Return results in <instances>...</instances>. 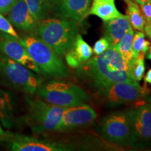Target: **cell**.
Segmentation results:
<instances>
[{
	"label": "cell",
	"instance_id": "obj_30",
	"mask_svg": "<svg viewBox=\"0 0 151 151\" xmlns=\"http://www.w3.org/2000/svg\"><path fill=\"white\" fill-rule=\"evenodd\" d=\"M144 31L148 36L151 35V22L146 24L144 27Z\"/></svg>",
	"mask_w": 151,
	"mask_h": 151
},
{
	"label": "cell",
	"instance_id": "obj_4",
	"mask_svg": "<svg viewBox=\"0 0 151 151\" xmlns=\"http://www.w3.org/2000/svg\"><path fill=\"white\" fill-rule=\"evenodd\" d=\"M37 92L38 97L43 101L63 108L82 104L89 99V95L81 87L57 78L41 85Z\"/></svg>",
	"mask_w": 151,
	"mask_h": 151
},
{
	"label": "cell",
	"instance_id": "obj_3",
	"mask_svg": "<svg viewBox=\"0 0 151 151\" xmlns=\"http://www.w3.org/2000/svg\"><path fill=\"white\" fill-rule=\"evenodd\" d=\"M41 73L47 77L60 79L69 75V69L61 57L39 37L27 36L19 38Z\"/></svg>",
	"mask_w": 151,
	"mask_h": 151
},
{
	"label": "cell",
	"instance_id": "obj_5",
	"mask_svg": "<svg viewBox=\"0 0 151 151\" xmlns=\"http://www.w3.org/2000/svg\"><path fill=\"white\" fill-rule=\"evenodd\" d=\"M27 113L24 121L36 134L55 132L65 108L43 101L41 98L27 99Z\"/></svg>",
	"mask_w": 151,
	"mask_h": 151
},
{
	"label": "cell",
	"instance_id": "obj_35",
	"mask_svg": "<svg viewBox=\"0 0 151 151\" xmlns=\"http://www.w3.org/2000/svg\"><path fill=\"white\" fill-rule=\"evenodd\" d=\"M148 105L150 106V108H151V97H150V98H148Z\"/></svg>",
	"mask_w": 151,
	"mask_h": 151
},
{
	"label": "cell",
	"instance_id": "obj_22",
	"mask_svg": "<svg viewBox=\"0 0 151 151\" xmlns=\"http://www.w3.org/2000/svg\"><path fill=\"white\" fill-rule=\"evenodd\" d=\"M144 53H139L137 58H134L129 64V71L135 81H139L143 78L145 72Z\"/></svg>",
	"mask_w": 151,
	"mask_h": 151
},
{
	"label": "cell",
	"instance_id": "obj_23",
	"mask_svg": "<svg viewBox=\"0 0 151 151\" xmlns=\"http://www.w3.org/2000/svg\"><path fill=\"white\" fill-rule=\"evenodd\" d=\"M150 48V42L145 39V35L142 32H138L134 35L132 40V50L134 58H137L139 53L146 54Z\"/></svg>",
	"mask_w": 151,
	"mask_h": 151
},
{
	"label": "cell",
	"instance_id": "obj_27",
	"mask_svg": "<svg viewBox=\"0 0 151 151\" xmlns=\"http://www.w3.org/2000/svg\"><path fill=\"white\" fill-rule=\"evenodd\" d=\"M140 9L146 23L151 22V0L140 5Z\"/></svg>",
	"mask_w": 151,
	"mask_h": 151
},
{
	"label": "cell",
	"instance_id": "obj_37",
	"mask_svg": "<svg viewBox=\"0 0 151 151\" xmlns=\"http://www.w3.org/2000/svg\"><path fill=\"white\" fill-rule=\"evenodd\" d=\"M124 1H127V0H124Z\"/></svg>",
	"mask_w": 151,
	"mask_h": 151
},
{
	"label": "cell",
	"instance_id": "obj_16",
	"mask_svg": "<svg viewBox=\"0 0 151 151\" xmlns=\"http://www.w3.org/2000/svg\"><path fill=\"white\" fill-rule=\"evenodd\" d=\"M88 15H94L104 22L109 21L122 15L116 8V0H92Z\"/></svg>",
	"mask_w": 151,
	"mask_h": 151
},
{
	"label": "cell",
	"instance_id": "obj_1",
	"mask_svg": "<svg viewBox=\"0 0 151 151\" xmlns=\"http://www.w3.org/2000/svg\"><path fill=\"white\" fill-rule=\"evenodd\" d=\"M78 72L99 91L116 83L137 81L130 73L129 65L112 46L82 64L78 68Z\"/></svg>",
	"mask_w": 151,
	"mask_h": 151
},
{
	"label": "cell",
	"instance_id": "obj_34",
	"mask_svg": "<svg viewBox=\"0 0 151 151\" xmlns=\"http://www.w3.org/2000/svg\"><path fill=\"white\" fill-rule=\"evenodd\" d=\"M4 132V130H3V129H2V127H1V124H0V137H1V136L3 134Z\"/></svg>",
	"mask_w": 151,
	"mask_h": 151
},
{
	"label": "cell",
	"instance_id": "obj_17",
	"mask_svg": "<svg viewBox=\"0 0 151 151\" xmlns=\"http://www.w3.org/2000/svg\"><path fill=\"white\" fill-rule=\"evenodd\" d=\"M16 103L12 95L0 88V121L4 127L11 128L15 122Z\"/></svg>",
	"mask_w": 151,
	"mask_h": 151
},
{
	"label": "cell",
	"instance_id": "obj_9",
	"mask_svg": "<svg viewBox=\"0 0 151 151\" xmlns=\"http://www.w3.org/2000/svg\"><path fill=\"white\" fill-rule=\"evenodd\" d=\"M101 133L105 139L116 144L129 145L130 122L128 111H116L104 117Z\"/></svg>",
	"mask_w": 151,
	"mask_h": 151
},
{
	"label": "cell",
	"instance_id": "obj_33",
	"mask_svg": "<svg viewBox=\"0 0 151 151\" xmlns=\"http://www.w3.org/2000/svg\"><path fill=\"white\" fill-rule=\"evenodd\" d=\"M149 48H150V52H149V54L148 55V56H147V58H148V59L151 60V46Z\"/></svg>",
	"mask_w": 151,
	"mask_h": 151
},
{
	"label": "cell",
	"instance_id": "obj_12",
	"mask_svg": "<svg viewBox=\"0 0 151 151\" xmlns=\"http://www.w3.org/2000/svg\"><path fill=\"white\" fill-rule=\"evenodd\" d=\"M0 52L19 62L34 72L41 73L35 61L23 45L20 42L19 39L2 32L0 33Z\"/></svg>",
	"mask_w": 151,
	"mask_h": 151
},
{
	"label": "cell",
	"instance_id": "obj_2",
	"mask_svg": "<svg viewBox=\"0 0 151 151\" xmlns=\"http://www.w3.org/2000/svg\"><path fill=\"white\" fill-rule=\"evenodd\" d=\"M37 35L58 55L64 56L78 34V22L69 18H48L39 22Z\"/></svg>",
	"mask_w": 151,
	"mask_h": 151
},
{
	"label": "cell",
	"instance_id": "obj_24",
	"mask_svg": "<svg viewBox=\"0 0 151 151\" xmlns=\"http://www.w3.org/2000/svg\"><path fill=\"white\" fill-rule=\"evenodd\" d=\"M0 31L19 39V36L14 29V26L11 24L8 19L4 18L1 14H0Z\"/></svg>",
	"mask_w": 151,
	"mask_h": 151
},
{
	"label": "cell",
	"instance_id": "obj_15",
	"mask_svg": "<svg viewBox=\"0 0 151 151\" xmlns=\"http://www.w3.org/2000/svg\"><path fill=\"white\" fill-rule=\"evenodd\" d=\"M127 15L104 22V35L111 46L114 47L131 28Z\"/></svg>",
	"mask_w": 151,
	"mask_h": 151
},
{
	"label": "cell",
	"instance_id": "obj_14",
	"mask_svg": "<svg viewBox=\"0 0 151 151\" xmlns=\"http://www.w3.org/2000/svg\"><path fill=\"white\" fill-rule=\"evenodd\" d=\"M91 0H63L59 4L58 12L66 18L81 22L88 16Z\"/></svg>",
	"mask_w": 151,
	"mask_h": 151
},
{
	"label": "cell",
	"instance_id": "obj_36",
	"mask_svg": "<svg viewBox=\"0 0 151 151\" xmlns=\"http://www.w3.org/2000/svg\"><path fill=\"white\" fill-rule=\"evenodd\" d=\"M148 37H150V39H151V35H148Z\"/></svg>",
	"mask_w": 151,
	"mask_h": 151
},
{
	"label": "cell",
	"instance_id": "obj_13",
	"mask_svg": "<svg viewBox=\"0 0 151 151\" xmlns=\"http://www.w3.org/2000/svg\"><path fill=\"white\" fill-rule=\"evenodd\" d=\"M7 18L14 27L25 32L35 29L39 24L29 12L24 0H17L7 14Z\"/></svg>",
	"mask_w": 151,
	"mask_h": 151
},
{
	"label": "cell",
	"instance_id": "obj_6",
	"mask_svg": "<svg viewBox=\"0 0 151 151\" xmlns=\"http://www.w3.org/2000/svg\"><path fill=\"white\" fill-rule=\"evenodd\" d=\"M0 77L15 89L33 94L41 85V78L19 62L0 52Z\"/></svg>",
	"mask_w": 151,
	"mask_h": 151
},
{
	"label": "cell",
	"instance_id": "obj_10",
	"mask_svg": "<svg viewBox=\"0 0 151 151\" xmlns=\"http://www.w3.org/2000/svg\"><path fill=\"white\" fill-rule=\"evenodd\" d=\"M148 90L142 88L138 81H124L113 83L99 92L104 96L109 104L118 106L140 101L146 96Z\"/></svg>",
	"mask_w": 151,
	"mask_h": 151
},
{
	"label": "cell",
	"instance_id": "obj_8",
	"mask_svg": "<svg viewBox=\"0 0 151 151\" xmlns=\"http://www.w3.org/2000/svg\"><path fill=\"white\" fill-rule=\"evenodd\" d=\"M0 141L12 151H71L75 147L57 141L11 132H4Z\"/></svg>",
	"mask_w": 151,
	"mask_h": 151
},
{
	"label": "cell",
	"instance_id": "obj_19",
	"mask_svg": "<svg viewBox=\"0 0 151 151\" xmlns=\"http://www.w3.org/2000/svg\"><path fill=\"white\" fill-rule=\"evenodd\" d=\"M134 35V32L131 27L114 46L115 49L120 54L122 59L128 65L134 58V52L132 50V40Z\"/></svg>",
	"mask_w": 151,
	"mask_h": 151
},
{
	"label": "cell",
	"instance_id": "obj_7",
	"mask_svg": "<svg viewBox=\"0 0 151 151\" xmlns=\"http://www.w3.org/2000/svg\"><path fill=\"white\" fill-rule=\"evenodd\" d=\"M130 122L129 146L135 148L151 147V108L143 104L128 111Z\"/></svg>",
	"mask_w": 151,
	"mask_h": 151
},
{
	"label": "cell",
	"instance_id": "obj_20",
	"mask_svg": "<svg viewBox=\"0 0 151 151\" xmlns=\"http://www.w3.org/2000/svg\"><path fill=\"white\" fill-rule=\"evenodd\" d=\"M69 50L75 55L81 65L89 60L93 53L91 46L83 40L80 34H78L76 36L74 42Z\"/></svg>",
	"mask_w": 151,
	"mask_h": 151
},
{
	"label": "cell",
	"instance_id": "obj_11",
	"mask_svg": "<svg viewBox=\"0 0 151 151\" xmlns=\"http://www.w3.org/2000/svg\"><path fill=\"white\" fill-rule=\"evenodd\" d=\"M97 118V113L90 105L82 104L65 108L55 132H65L90 125Z\"/></svg>",
	"mask_w": 151,
	"mask_h": 151
},
{
	"label": "cell",
	"instance_id": "obj_32",
	"mask_svg": "<svg viewBox=\"0 0 151 151\" xmlns=\"http://www.w3.org/2000/svg\"><path fill=\"white\" fill-rule=\"evenodd\" d=\"M133 1H134L135 2H137L138 4L141 5V4H143L147 2V1H149V0H133Z\"/></svg>",
	"mask_w": 151,
	"mask_h": 151
},
{
	"label": "cell",
	"instance_id": "obj_25",
	"mask_svg": "<svg viewBox=\"0 0 151 151\" xmlns=\"http://www.w3.org/2000/svg\"><path fill=\"white\" fill-rule=\"evenodd\" d=\"M111 47V44L109 43V41L107 38L102 37L99 40L96 41V43H94V46L93 47V52L96 55H100L103 53L104 52H105L106 50H108V49Z\"/></svg>",
	"mask_w": 151,
	"mask_h": 151
},
{
	"label": "cell",
	"instance_id": "obj_18",
	"mask_svg": "<svg viewBox=\"0 0 151 151\" xmlns=\"http://www.w3.org/2000/svg\"><path fill=\"white\" fill-rule=\"evenodd\" d=\"M127 16L129 19L130 25L134 29L143 32L146 25V21L143 18L140 7L138 4L133 0H127Z\"/></svg>",
	"mask_w": 151,
	"mask_h": 151
},
{
	"label": "cell",
	"instance_id": "obj_31",
	"mask_svg": "<svg viewBox=\"0 0 151 151\" xmlns=\"http://www.w3.org/2000/svg\"><path fill=\"white\" fill-rule=\"evenodd\" d=\"M50 4H58L59 5L63 0H47Z\"/></svg>",
	"mask_w": 151,
	"mask_h": 151
},
{
	"label": "cell",
	"instance_id": "obj_26",
	"mask_svg": "<svg viewBox=\"0 0 151 151\" xmlns=\"http://www.w3.org/2000/svg\"><path fill=\"white\" fill-rule=\"evenodd\" d=\"M65 55L66 62H67L69 67L73 68V69H76V68H78L81 65V62H79V60L77 59L75 55L70 50H68Z\"/></svg>",
	"mask_w": 151,
	"mask_h": 151
},
{
	"label": "cell",
	"instance_id": "obj_28",
	"mask_svg": "<svg viewBox=\"0 0 151 151\" xmlns=\"http://www.w3.org/2000/svg\"><path fill=\"white\" fill-rule=\"evenodd\" d=\"M16 1L17 0H0V14H8Z\"/></svg>",
	"mask_w": 151,
	"mask_h": 151
},
{
	"label": "cell",
	"instance_id": "obj_29",
	"mask_svg": "<svg viewBox=\"0 0 151 151\" xmlns=\"http://www.w3.org/2000/svg\"><path fill=\"white\" fill-rule=\"evenodd\" d=\"M144 81L146 83L151 84V69L150 70H148V71L146 73V75L145 76Z\"/></svg>",
	"mask_w": 151,
	"mask_h": 151
},
{
	"label": "cell",
	"instance_id": "obj_21",
	"mask_svg": "<svg viewBox=\"0 0 151 151\" xmlns=\"http://www.w3.org/2000/svg\"><path fill=\"white\" fill-rule=\"evenodd\" d=\"M29 12L39 23L44 20L48 14L51 4L47 0H24Z\"/></svg>",
	"mask_w": 151,
	"mask_h": 151
}]
</instances>
